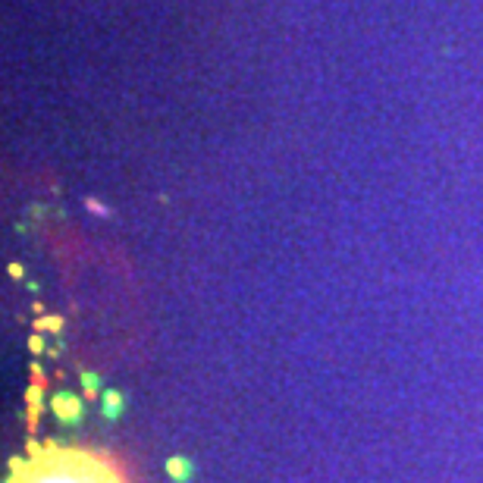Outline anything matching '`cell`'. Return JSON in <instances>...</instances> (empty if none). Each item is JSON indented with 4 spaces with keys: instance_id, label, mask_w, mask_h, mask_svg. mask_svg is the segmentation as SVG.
Instances as JSON below:
<instances>
[{
    "instance_id": "6da1fadb",
    "label": "cell",
    "mask_w": 483,
    "mask_h": 483,
    "mask_svg": "<svg viewBox=\"0 0 483 483\" xmlns=\"http://www.w3.org/2000/svg\"><path fill=\"white\" fill-rule=\"evenodd\" d=\"M4 483H126L110 455L73 443H35L10 459Z\"/></svg>"
}]
</instances>
